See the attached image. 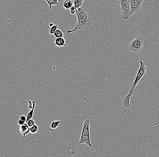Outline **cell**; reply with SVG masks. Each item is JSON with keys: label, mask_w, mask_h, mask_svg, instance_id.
<instances>
[{"label": "cell", "mask_w": 159, "mask_h": 157, "mask_svg": "<svg viewBox=\"0 0 159 157\" xmlns=\"http://www.w3.org/2000/svg\"><path fill=\"white\" fill-rule=\"evenodd\" d=\"M19 129L20 132L23 135V138H26L25 136L30 132V127H29L26 123L22 125H20Z\"/></svg>", "instance_id": "obj_7"}, {"label": "cell", "mask_w": 159, "mask_h": 157, "mask_svg": "<svg viewBox=\"0 0 159 157\" xmlns=\"http://www.w3.org/2000/svg\"><path fill=\"white\" fill-rule=\"evenodd\" d=\"M76 8L74 6H73L71 8H70V13L71 14H74L76 13Z\"/></svg>", "instance_id": "obj_19"}, {"label": "cell", "mask_w": 159, "mask_h": 157, "mask_svg": "<svg viewBox=\"0 0 159 157\" xmlns=\"http://www.w3.org/2000/svg\"><path fill=\"white\" fill-rule=\"evenodd\" d=\"M26 123L27 124V125H28L29 127H31L32 125H34L36 124V122L33 119H30V120H28L26 122Z\"/></svg>", "instance_id": "obj_18"}, {"label": "cell", "mask_w": 159, "mask_h": 157, "mask_svg": "<svg viewBox=\"0 0 159 157\" xmlns=\"http://www.w3.org/2000/svg\"><path fill=\"white\" fill-rule=\"evenodd\" d=\"M73 6V2L71 0H65L63 2V7L65 9H70Z\"/></svg>", "instance_id": "obj_12"}, {"label": "cell", "mask_w": 159, "mask_h": 157, "mask_svg": "<svg viewBox=\"0 0 159 157\" xmlns=\"http://www.w3.org/2000/svg\"><path fill=\"white\" fill-rule=\"evenodd\" d=\"M144 0H131L130 2V15L131 16L137 13L141 9V4Z\"/></svg>", "instance_id": "obj_6"}, {"label": "cell", "mask_w": 159, "mask_h": 157, "mask_svg": "<svg viewBox=\"0 0 159 157\" xmlns=\"http://www.w3.org/2000/svg\"><path fill=\"white\" fill-rule=\"evenodd\" d=\"M54 43L55 45L58 47H63L66 45V39L64 38H56Z\"/></svg>", "instance_id": "obj_10"}, {"label": "cell", "mask_w": 159, "mask_h": 157, "mask_svg": "<svg viewBox=\"0 0 159 157\" xmlns=\"http://www.w3.org/2000/svg\"><path fill=\"white\" fill-rule=\"evenodd\" d=\"M63 121L62 120L60 121H53L51 123L49 130L51 132L54 131L58 127H60L63 125Z\"/></svg>", "instance_id": "obj_8"}, {"label": "cell", "mask_w": 159, "mask_h": 157, "mask_svg": "<svg viewBox=\"0 0 159 157\" xmlns=\"http://www.w3.org/2000/svg\"><path fill=\"white\" fill-rule=\"evenodd\" d=\"M144 44V39L138 35L132 42L127 45V49L132 52L138 53L142 49Z\"/></svg>", "instance_id": "obj_5"}, {"label": "cell", "mask_w": 159, "mask_h": 157, "mask_svg": "<svg viewBox=\"0 0 159 157\" xmlns=\"http://www.w3.org/2000/svg\"><path fill=\"white\" fill-rule=\"evenodd\" d=\"M53 25H53V23H50L49 25V26L50 27H52V26H53Z\"/></svg>", "instance_id": "obj_23"}, {"label": "cell", "mask_w": 159, "mask_h": 157, "mask_svg": "<svg viewBox=\"0 0 159 157\" xmlns=\"http://www.w3.org/2000/svg\"><path fill=\"white\" fill-rule=\"evenodd\" d=\"M46 1L49 5V9H51L52 5H58L60 0H46Z\"/></svg>", "instance_id": "obj_13"}, {"label": "cell", "mask_w": 159, "mask_h": 157, "mask_svg": "<svg viewBox=\"0 0 159 157\" xmlns=\"http://www.w3.org/2000/svg\"><path fill=\"white\" fill-rule=\"evenodd\" d=\"M28 102H29V108L30 109H31L33 108V102H32V101L30 100H29L28 101Z\"/></svg>", "instance_id": "obj_20"}, {"label": "cell", "mask_w": 159, "mask_h": 157, "mask_svg": "<svg viewBox=\"0 0 159 157\" xmlns=\"http://www.w3.org/2000/svg\"><path fill=\"white\" fill-rule=\"evenodd\" d=\"M20 119L22 120V121H25V122L26 123V116H25V115H21V116H20Z\"/></svg>", "instance_id": "obj_21"}, {"label": "cell", "mask_w": 159, "mask_h": 157, "mask_svg": "<svg viewBox=\"0 0 159 157\" xmlns=\"http://www.w3.org/2000/svg\"><path fill=\"white\" fill-rule=\"evenodd\" d=\"M53 35L55 38H64V33L59 29L56 30Z\"/></svg>", "instance_id": "obj_14"}, {"label": "cell", "mask_w": 159, "mask_h": 157, "mask_svg": "<svg viewBox=\"0 0 159 157\" xmlns=\"http://www.w3.org/2000/svg\"><path fill=\"white\" fill-rule=\"evenodd\" d=\"M131 97V96L128 94L124 97L123 101H122V105L124 108H130Z\"/></svg>", "instance_id": "obj_9"}, {"label": "cell", "mask_w": 159, "mask_h": 157, "mask_svg": "<svg viewBox=\"0 0 159 157\" xmlns=\"http://www.w3.org/2000/svg\"><path fill=\"white\" fill-rule=\"evenodd\" d=\"M131 0H119L118 5L121 13V19L127 21L131 16L130 15Z\"/></svg>", "instance_id": "obj_4"}, {"label": "cell", "mask_w": 159, "mask_h": 157, "mask_svg": "<svg viewBox=\"0 0 159 157\" xmlns=\"http://www.w3.org/2000/svg\"><path fill=\"white\" fill-rule=\"evenodd\" d=\"M90 121L89 120H85L83 124V128L79 143L80 144H86L91 147L92 145L90 133Z\"/></svg>", "instance_id": "obj_3"}, {"label": "cell", "mask_w": 159, "mask_h": 157, "mask_svg": "<svg viewBox=\"0 0 159 157\" xmlns=\"http://www.w3.org/2000/svg\"><path fill=\"white\" fill-rule=\"evenodd\" d=\"M139 63L140 67L139 69H138L137 73L134 80L131 85L130 90H129V93H128V94L131 96H132L135 94L137 90V85L138 82L143 77V76L144 75L145 73L147 70V67H146V64H145L144 62H143V61L140 60Z\"/></svg>", "instance_id": "obj_2"}, {"label": "cell", "mask_w": 159, "mask_h": 157, "mask_svg": "<svg viewBox=\"0 0 159 157\" xmlns=\"http://www.w3.org/2000/svg\"><path fill=\"white\" fill-rule=\"evenodd\" d=\"M83 2H84V0H74L75 7L76 8L81 7Z\"/></svg>", "instance_id": "obj_16"}, {"label": "cell", "mask_w": 159, "mask_h": 157, "mask_svg": "<svg viewBox=\"0 0 159 157\" xmlns=\"http://www.w3.org/2000/svg\"><path fill=\"white\" fill-rule=\"evenodd\" d=\"M58 29V25H53L52 26L50 27V28L49 29V34L50 35H53L55 33V31H56Z\"/></svg>", "instance_id": "obj_17"}, {"label": "cell", "mask_w": 159, "mask_h": 157, "mask_svg": "<svg viewBox=\"0 0 159 157\" xmlns=\"http://www.w3.org/2000/svg\"><path fill=\"white\" fill-rule=\"evenodd\" d=\"M25 122L24 121H22V120H20V119H19V120H18V124L19 125H22L24 124L25 123Z\"/></svg>", "instance_id": "obj_22"}, {"label": "cell", "mask_w": 159, "mask_h": 157, "mask_svg": "<svg viewBox=\"0 0 159 157\" xmlns=\"http://www.w3.org/2000/svg\"><path fill=\"white\" fill-rule=\"evenodd\" d=\"M35 107H36V102H35V101H33V108L31 109L30 111H29V112L28 113L26 116V122L28 120L32 119V117H33V115H34V110H35Z\"/></svg>", "instance_id": "obj_11"}, {"label": "cell", "mask_w": 159, "mask_h": 157, "mask_svg": "<svg viewBox=\"0 0 159 157\" xmlns=\"http://www.w3.org/2000/svg\"><path fill=\"white\" fill-rule=\"evenodd\" d=\"M75 14L77 17V23L73 29L67 30L66 32L68 34L78 30H87L92 24V19L89 15L86 7L76 8Z\"/></svg>", "instance_id": "obj_1"}, {"label": "cell", "mask_w": 159, "mask_h": 157, "mask_svg": "<svg viewBox=\"0 0 159 157\" xmlns=\"http://www.w3.org/2000/svg\"><path fill=\"white\" fill-rule=\"evenodd\" d=\"M38 130V126L36 124L30 127V132L31 134H36Z\"/></svg>", "instance_id": "obj_15"}]
</instances>
